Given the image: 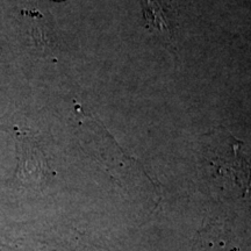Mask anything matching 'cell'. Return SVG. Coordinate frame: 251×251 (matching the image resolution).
<instances>
[{
  "label": "cell",
  "mask_w": 251,
  "mask_h": 251,
  "mask_svg": "<svg viewBox=\"0 0 251 251\" xmlns=\"http://www.w3.org/2000/svg\"><path fill=\"white\" fill-rule=\"evenodd\" d=\"M146 26L151 33H158L170 37V23L161 0H141Z\"/></svg>",
  "instance_id": "1"
},
{
  "label": "cell",
  "mask_w": 251,
  "mask_h": 251,
  "mask_svg": "<svg viewBox=\"0 0 251 251\" xmlns=\"http://www.w3.org/2000/svg\"><path fill=\"white\" fill-rule=\"evenodd\" d=\"M219 229L200 230L196 242V251H227V243L219 241Z\"/></svg>",
  "instance_id": "2"
},
{
  "label": "cell",
  "mask_w": 251,
  "mask_h": 251,
  "mask_svg": "<svg viewBox=\"0 0 251 251\" xmlns=\"http://www.w3.org/2000/svg\"><path fill=\"white\" fill-rule=\"evenodd\" d=\"M55 1H62V0H55Z\"/></svg>",
  "instance_id": "3"
}]
</instances>
